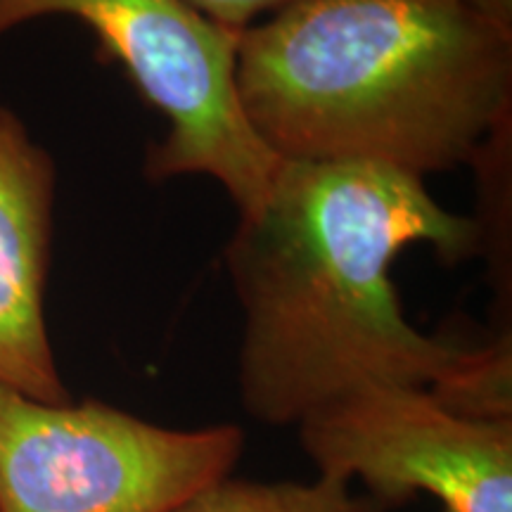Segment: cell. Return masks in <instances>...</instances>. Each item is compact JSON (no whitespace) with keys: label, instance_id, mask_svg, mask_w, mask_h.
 Instances as JSON below:
<instances>
[{"label":"cell","instance_id":"1","mask_svg":"<svg viewBox=\"0 0 512 512\" xmlns=\"http://www.w3.org/2000/svg\"><path fill=\"white\" fill-rule=\"evenodd\" d=\"M430 245L444 261L482 245L475 219L441 207L425 178L377 164L283 162L226 249L245 313L238 384L245 411L299 425L375 384L422 387L472 415H512L510 339L484 347L427 335L401 309L392 266Z\"/></svg>","mask_w":512,"mask_h":512},{"label":"cell","instance_id":"2","mask_svg":"<svg viewBox=\"0 0 512 512\" xmlns=\"http://www.w3.org/2000/svg\"><path fill=\"white\" fill-rule=\"evenodd\" d=\"M235 86L283 162L425 178L508 126L512 27L465 0H292L240 31Z\"/></svg>","mask_w":512,"mask_h":512},{"label":"cell","instance_id":"3","mask_svg":"<svg viewBox=\"0 0 512 512\" xmlns=\"http://www.w3.org/2000/svg\"><path fill=\"white\" fill-rule=\"evenodd\" d=\"M74 17L102 55L124 67L147 105L166 119L150 150V181L209 176L240 214L259 209L280 159L261 143L235 86L238 36L185 0H0V36L38 17Z\"/></svg>","mask_w":512,"mask_h":512},{"label":"cell","instance_id":"4","mask_svg":"<svg viewBox=\"0 0 512 512\" xmlns=\"http://www.w3.org/2000/svg\"><path fill=\"white\" fill-rule=\"evenodd\" d=\"M242 448L235 425L176 430L0 387V512H166L228 477Z\"/></svg>","mask_w":512,"mask_h":512},{"label":"cell","instance_id":"5","mask_svg":"<svg viewBox=\"0 0 512 512\" xmlns=\"http://www.w3.org/2000/svg\"><path fill=\"white\" fill-rule=\"evenodd\" d=\"M318 475L358 479L382 508L427 494L444 512H512V415H472L422 387L375 384L297 425Z\"/></svg>","mask_w":512,"mask_h":512},{"label":"cell","instance_id":"6","mask_svg":"<svg viewBox=\"0 0 512 512\" xmlns=\"http://www.w3.org/2000/svg\"><path fill=\"white\" fill-rule=\"evenodd\" d=\"M55 166L15 112L0 107V387L72 401L46 323Z\"/></svg>","mask_w":512,"mask_h":512},{"label":"cell","instance_id":"7","mask_svg":"<svg viewBox=\"0 0 512 512\" xmlns=\"http://www.w3.org/2000/svg\"><path fill=\"white\" fill-rule=\"evenodd\" d=\"M351 484L318 475L313 482H247L221 477L166 512H354Z\"/></svg>","mask_w":512,"mask_h":512},{"label":"cell","instance_id":"8","mask_svg":"<svg viewBox=\"0 0 512 512\" xmlns=\"http://www.w3.org/2000/svg\"><path fill=\"white\" fill-rule=\"evenodd\" d=\"M185 3H190L211 22L221 24L223 29L240 34L259 19L285 8L292 0H185Z\"/></svg>","mask_w":512,"mask_h":512},{"label":"cell","instance_id":"9","mask_svg":"<svg viewBox=\"0 0 512 512\" xmlns=\"http://www.w3.org/2000/svg\"><path fill=\"white\" fill-rule=\"evenodd\" d=\"M465 3L505 24V27H512V0H465Z\"/></svg>","mask_w":512,"mask_h":512},{"label":"cell","instance_id":"10","mask_svg":"<svg viewBox=\"0 0 512 512\" xmlns=\"http://www.w3.org/2000/svg\"><path fill=\"white\" fill-rule=\"evenodd\" d=\"M387 508H382L380 503H375L373 498H358V503H356V510L354 512H384Z\"/></svg>","mask_w":512,"mask_h":512}]
</instances>
